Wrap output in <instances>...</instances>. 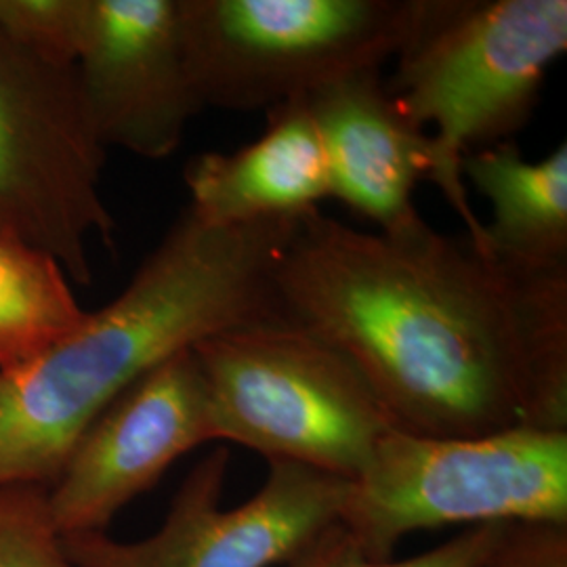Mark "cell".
Wrapping results in <instances>:
<instances>
[{"label":"cell","instance_id":"obj_13","mask_svg":"<svg viewBox=\"0 0 567 567\" xmlns=\"http://www.w3.org/2000/svg\"><path fill=\"white\" fill-rule=\"evenodd\" d=\"M468 182L492 206L484 252L513 274L567 269V145L532 163L513 142L466 154Z\"/></svg>","mask_w":567,"mask_h":567},{"label":"cell","instance_id":"obj_1","mask_svg":"<svg viewBox=\"0 0 567 567\" xmlns=\"http://www.w3.org/2000/svg\"><path fill=\"white\" fill-rule=\"evenodd\" d=\"M286 322L341 351L395 429L567 431V269L513 274L419 215L362 231L305 215L276 269Z\"/></svg>","mask_w":567,"mask_h":567},{"label":"cell","instance_id":"obj_17","mask_svg":"<svg viewBox=\"0 0 567 567\" xmlns=\"http://www.w3.org/2000/svg\"><path fill=\"white\" fill-rule=\"evenodd\" d=\"M503 524L466 527L444 545L410 559L372 561L339 524L324 529L313 543L280 567H473L492 547Z\"/></svg>","mask_w":567,"mask_h":567},{"label":"cell","instance_id":"obj_7","mask_svg":"<svg viewBox=\"0 0 567 567\" xmlns=\"http://www.w3.org/2000/svg\"><path fill=\"white\" fill-rule=\"evenodd\" d=\"M107 150L74 65L42 61L0 28V234L51 255L70 282H93L91 244H112Z\"/></svg>","mask_w":567,"mask_h":567},{"label":"cell","instance_id":"obj_3","mask_svg":"<svg viewBox=\"0 0 567 567\" xmlns=\"http://www.w3.org/2000/svg\"><path fill=\"white\" fill-rule=\"evenodd\" d=\"M566 51V0H412L386 89L416 126H435L429 182L482 250L484 224L461 163L526 126L548 68Z\"/></svg>","mask_w":567,"mask_h":567},{"label":"cell","instance_id":"obj_14","mask_svg":"<svg viewBox=\"0 0 567 567\" xmlns=\"http://www.w3.org/2000/svg\"><path fill=\"white\" fill-rule=\"evenodd\" d=\"M86 311L51 255L0 234V372L72 334Z\"/></svg>","mask_w":567,"mask_h":567},{"label":"cell","instance_id":"obj_11","mask_svg":"<svg viewBox=\"0 0 567 567\" xmlns=\"http://www.w3.org/2000/svg\"><path fill=\"white\" fill-rule=\"evenodd\" d=\"M324 145L330 198L391 231L421 213L414 187L435 168L433 137L405 116L381 70H360L301 97Z\"/></svg>","mask_w":567,"mask_h":567},{"label":"cell","instance_id":"obj_18","mask_svg":"<svg viewBox=\"0 0 567 567\" xmlns=\"http://www.w3.org/2000/svg\"><path fill=\"white\" fill-rule=\"evenodd\" d=\"M473 567H567V524H503Z\"/></svg>","mask_w":567,"mask_h":567},{"label":"cell","instance_id":"obj_12","mask_svg":"<svg viewBox=\"0 0 567 567\" xmlns=\"http://www.w3.org/2000/svg\"><path fill=\"white\" fill-rule=\"evenodd\" d=\"M267 114L264 135L234 154L206 152L187 163L189 210L213 227L303 217L330 198L324 145L303 100Z\"/></svg>","mask_w":567,"mask_h":567},{"label":"cell","instance_id":"obj_10","mask_svg":"<svg viewBox=\"0 0 567 567\" xmlns=\"http://www.w3.org/2000/svg\"><path fill=\"white\" fill-rule=\"evenodd\" d=\"M74 70L105 150L164 161L204 110L185 63L179 0H91Z\"/></svg>","mask_w":567,"mask_h":567},{"label":"cell","instance_id":"obj_8","mask_svg":"<svg viewBox=\"0 0 567 567\" xmlns=\"http://www.w3.org/2000/svg\"><path fill=\"white\" fill-rule=\"evenodd\" d=\"M229 447H213L177 487L163 526L140 540L65 536L81 567H280L339 522L349 482L271 461L264 486L224 507Z\"/></svg>","mask_w":567,"mask_h":567},{"label":"cell","instance_id":"obj_5","mask_svg":"<svg viewBox=\"0 0 567 567\" xmlns=\"http://www.w3.org/2000/svg\"><path fill=\"white\" fill-rule=\"evenodd\" d=\"M337 524L372 561L393 559L421 529L567 524V431L429 437L391 429L349 482Z\"/></svg>","mask_w":567,"mask_h":567},{"label":"cell","instance_id":"obj_15","mask_svg":"<svg viewBox=\"0 0 567 567\" xmlns=\"http://www.w3.org/2000/svg\"><path fill=\"white\" fill-rule=\"evenodd\" d=\"M0 567H81L49 508V486L0 487Z\"/></svg>","mask_w":567,"mask_h":567},{"label":"cell","instance_id":"obj_4","mask_svg":"<svg viewBox=\"0 0 567 567\" xmlns=\"http://www.w3.org/2000/svg\"><path fill=\"white\" fill-rule=\"evenodd\" d=\"M192 349L215 442L353 482L395 429L341 351L284 318L225 330Z\"/></svg>","mask_w":567,"mask_h":567},{"label":"cell","instance_id":"obj_2","mask_svg":"<svg viewBox=\"0 0 567 567\" xmlns=\"http://www.w3.org/2000/svg\"><path fill=\"white\" fill-rule=\"evenodd\" d=\"M303 217L213 227L185 208L116 299L0 372V487L51 486L91 423L171 355L282 318L276 269Z\"/></svg>","mask_w":567,"mask_h":567},{"label":"cell","instance_id":"obj_6","mask_svg":"<svg viewBox=\"0 0 567 567\" xmlns=\"http://www.w3.org/2000/svg\"><path fill=\"white\" fill-rule=\"evenodd\" d=\"M412 0H179L187 72L206 107L271 110L360 70L404 41Z\"/></svg>","mask_w":567,"mask_h":567},{"label":"cell","instance_id":"obj_16","mask_svg":"<svg viewBox=\"0 0 567 567\" xmlns=\"http://www.w3.org/2000/svg\"><path fill=\"white\" fill-rule=\"evenodd\" d=\"M89 13L91 0H0V28L39 60L74 65Z\"/></svg>","mask_w":567,"mask_h":567},{"label":"cell","instance_id":"obj_9","mask_svg":"<svg viewBox=\"0 0 567 567\" xmlns=\"http://www.w3.org/2000/svg\"><path fill=\"white\" fill-rule=\"evenodd\" d=\"M215 444L203 370L183 349L128 386L82 433L49 508L61 536L107 532L122 508L163 480L187 452Z\"/></svg>","mask_w":567,"mask_h":567}]
</instances>
